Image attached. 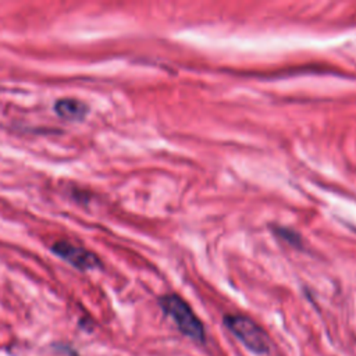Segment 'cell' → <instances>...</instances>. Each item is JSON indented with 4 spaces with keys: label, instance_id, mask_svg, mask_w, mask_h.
Returning <instances> with one entry per match:
<instances>
[{
    "label": "cell",
    "instance_id": "obj_1",
    "mask_svg": "<svg viewBox=\"0 0 356 356\" xmlns=\"http://www.w3.org/2000/svg\"><path fill=\"white\" fill-rule=\"evenodd\" d=\"M159 306L174 321L181 334L197 343L206 342L204 325L184 298L177 293H165L159 298Z\"/></svg>",
    "mask_w": 356,
    "mask_h": 356
},
{
    "label": "cell",
    "instance_id": "obj_2",
    "mask_svg": "<svg viewBox=\"0 0 356 356\" xmlns=\"http://www.w3.org/2000/svg\"><path fill=\"white\" fill-rule=\"evenodd\" d=\"M225 328L250 352L267 355L271 350V341L267 332L250 317L239 313H228L222 317Z\"/></svg>",
    "mask_w": 356,
    "mask_h": 356
},
{
    "label": "cell",
    "instance_id": "obj_3",
    "mask_svg": "<svg viewBox=\"0 0 356 356\" xmlns=\"http://www.w3.org/2000/svg\"><path fill=\"white\" fill-rule=\"evenodd\" d=\"M51 252L57 254L60 259L65 260L68 264L82 271L95 270L102 266L100 259L93 252L85 249L83 246L74 245L68 241L54 242L51 246Z\"/></svg>",
    "mask_w": 356,
    "mask_h": 356
},
{
    "label": "cell",
    "instance_id": "obj_4",
    "mask_svg": "<svg viewBox=\"0 0 356 356\" xmlns=\"http://www.w3.org/2000/svg\"><path fill=\"white\" fill-rule=\"evenodd\" d=\"M53 108L60 118L67 121H82L89 113L86 103L72 97H63L56 100Z\"/></svg>",
    "mask_w": 356,
    "mask_h": 356
},
{
    "label": "cell",
    "instance_id": "obj_5",
    "mask_svg": "<svg viewBox=\"0 0 356 356\" xmlns=\"http://www.w3.org/2000/svg\"><path fill=\"white\" fill-rule=\"evenodd\" d=\"M273 232L281 238L282 241H285L286 243H289L291 246H296V248H300L302 245V239L299 236L298 232L286 228V227H280V225H274L273 227Z\"/></svg>",
    "mask_w": 356,
    "mask_h": 356
}]
</instances>
